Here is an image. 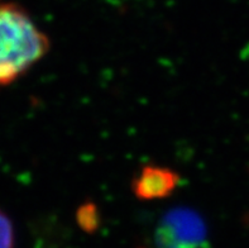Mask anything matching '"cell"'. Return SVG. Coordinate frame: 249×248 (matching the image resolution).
<instances>
[{"mask_svg": "<svg viewBox=\"0 0 249 248\" xmlns=\"http://www.w3.org/2000/svg\"><path fill=\"white\" fill-rule=\"evenodd\" d=\"M50 46L27 10L18 4L0 3V89L28 73Z\"/></svg>", "mask_w": 249, "mask_h": 248, "instance_id": "obj_1", "label": "cell"}, {"mask_svg": "<svg viewBox=\"0 0 249 248\" xmlns=\"http://www.w3.org/2000/svg\"><path fill=\"white\" fill-rule=\"evenodd\" d=\"M16 236L12 220L4 211L0 210V248H14Z\"/></svg>", "mask_w": 249, "mask_h": 248, "instance_id": "obj_5", "label": "cell"}, {"mask_svg": "<svg viewBox=\"0 0 249 248\" xmlns=\"http://www.w3.org/2000/svg\"><path fill=\"white\" fill-rule=\"evenodd\" d=\"M181 184V176L163 166L142 167L132 181V191L139 200H160L168 198Z\"/></svg>", "mask_w": 249, "mask_h": 248, "instance_id": "obj_3", "label": "cell"}, {"mask_svg": "<svg viewBox=\"0 0 249 248\" xmlns=\"http://www.w3.org/2000/svg\"><path fill=\"white\" fill-rule=\"evenodd\" d=\"M77 222L79 226L86 232H92L98 228L99 214L98 209L94 204L82 205L77 213Z\"/></svg>", "mask_w": 249, "mask_h": 248, "instance_id": "obj_4", "label": "cell"}, {"mask_svg": "<svg viewBox=\"0 0 249 248\" xmlns=\"http://www.w3.org/2000/svg\"><path fill=\"white\" fill-rule=\"evenodd\" d=\"M206 238L205 222L189 208H176L168 211L156 230L157 248H202Z\"/></svg>", "mask_w": 249, "mask_h": 248, "instance_id": "obj_2", "label": "cell"}]
</instances>
